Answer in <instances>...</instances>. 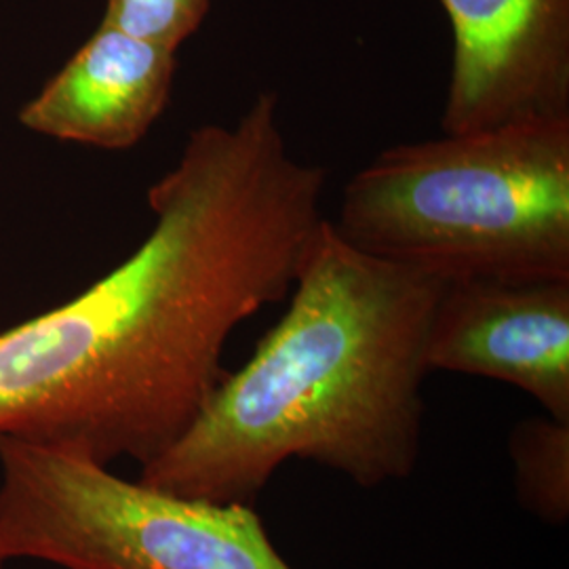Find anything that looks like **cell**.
Segmentation results:
<instances>
[{"label":"cell","instance_id":"6da1fadb","mask_svg":"<svg viewBox=\"0 0 569 569\" xmlns=\"http://www.w3.org/2000/svg\"><path fill=\"white\" fill-rule=\"evenodd\" d=\"M326 186V169L287 146L277 91L197 127L148 190L140 247L0 333V437L103 467L163 453L222 382L232 331L291 291Z\"/></svg>","mask_w":569,"mask_h":569},{"label":"cell","instance_id":"7a4b0ae2","mask_svg":"<svg viewBox=\"0 0 569 569\" xmlns=\"http://www.w3.org/2000/svg\"><path fill=\"white\" fill-rule=\"evenodd\" d=\"M443 284L350 247L326 218L281 321L138 481L251 505L291 458L361 488L406 479L420 453L428 329Z\"/></svg>","mask_w":569,"mask_h":569},{"label":"cell","instance_id":"3957f363","mask_svg":"<svg viewBox=\"0 0 569 569\" xmlns=\"http://www.w3.org/2000/svg\"><path fill=\"white\" fill-rule=\"evenodd\" d=\"M331 226L443 283L569 281V119L387 148L348 180Z\"/></svg>","mask_w":569,"mask_h":569},{"label":"cell","instance_id":"277c9868","mask_svg":"<svg viewBox=\"0 0 569 569\" xmlns=\"http://www.w3.org/2000/svg\"><path fill=\"white\" fill-rule=\"evenodd\" d=\"M0 555L63 569H293L251 505L183 498L0 437Z\"/></svg>","mask_w":569,"mask_h":569},{"label":"cell","instance_id":"5b68a950","mask_svg":"<svg viewBox=\"0 0 569 569\" xmlns=\"http://www.w3.org/2000/svg\"><path fill=\"white\" fill-rule=\"evenodd\" d=\"M453 63L449 136L569 119V0H441Z\"/></svg>","mask_w":569,"mask_h":569},{"label":"cell","instance_id":"8992f818","mask_svg":"<svg viewBox=\"0 0 569 569\" xmlns=\"http://www.w3.org/2000/svg\"><path fill=\"white\" fill-rule=\"evenodd\" d=\"M427 367L521 388L547 416L569 422V281L443 284Z\"/></svg>","mask_w":569,"mask_h":569},{"label":"cell","instance_id":"52a82bcc","mask_svg":"<svg viewBox=\"0 0 569 569\" xmlns=\"http://www.w3.org/2000/svg\"><path fill=\"white\" fill-rule=\"evenodd\" d=\"M176 51L100 23L18 114L23 129L60 142L129 150L163 114Z\"/></svg>","mask_w":569,"mask_h":569},{"label":"cell","instance_id":"ba28073f","mask_svg":"<svg viewBox=\"0 0 569 569\" xmlns=\"http://www.w3.org/2000/svg\"><path fill=\"white\" fill-rule=\"evenodd\" d=\"M510 458L517 496L540 521L561 526L569 517V422L540 416L512 428Z\"/></svg>","mask_w":569,"mask_h":569},{"label":"cell","instance_id":"9c48e42d","mask_svg":"<svg viewBox=\"0 0 569 569\" xmlns=\"http://www.w3.org/2000/svg\"><path fill=\"white\" fill-rule=\"evenodd\" d=\"M211 0H106L102 21L122 32L178 51L201 26Z\"/></svg>","mask_w":569,"mask_h":569},{"label":"cell","instance_id":"30bf717a","mask_svg":"<svg viewBox=\"0 0 569 569\" xmlns=\"http://www.w3.org/2000/svg\"><path fill=\"white\" fill-rule=\"evenodd\" d=\"M4 563H7V561H4V559H2V555H0V569H2V566H4Z\"/></svg>","mask_w":569,"mask_h":569}]
</instances>
